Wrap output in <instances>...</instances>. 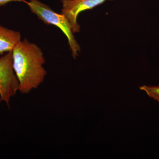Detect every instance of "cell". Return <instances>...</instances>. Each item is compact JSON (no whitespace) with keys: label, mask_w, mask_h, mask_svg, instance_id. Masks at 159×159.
<instances>
[{"label":"cell","mask_w":159,"mask_h":159,"mask_svg":"<svg viewBox=\"0 0 159 159\" xmlns=\"http://www.w3.org/2000/svg\"><path fill=\"white\" fill-rule=\"evenodd\" d=\"M12 66L19 83V92L28 94L44 80L47 72L43 53L39 47L26 39L21 40L13 49Z\"/></svg>","instance_id":"cell-1"},{"label":"cell","mask_w":159,"mask_h":159,"mask_svg":"<svg viewBox=\"0 0 159 159\" xmlns=\"http://www.w3.org/2000/svg\"><path fill=\"white\" fill-rule=\"evenodd\" d=\"M27 4L31 12L36 15L39 19L47 25L56 26L64 33L68 40L72 56L75 59L80 52V46L75 39L67 18L64 15L55 12L48 5L38 0H30Z\"/></svg>","instance_id":"cell-2"},{"label":"cell","mask_w":159,"mask_h":159,"mask_svg":"<svg viewBox=\"0 0 159 159\" xmlns=\"http://www.w3.org/2000/svg\"><path fill=\"white\" fill-rule=\"evenodd\" d=\"M19 90V83L12 66V52L0 57V102H5L10 107L11 97Z\"/></svg>","instance_id":"cell-3"},{"label":"cell","mask_w":159,"mask_h":159,"mask_svg":"<svg viewBox=\"0 0 159 159\" xmlns=\"http://www.w3.org/2000/svg\"><path fill=\"white\" fill-rule=\"evenodd\" d=\"M106 1L107 0H62L61 14L68 20L74 34L78 33L80 29V26L77 21L79 13L93 9Z\"/></svg>","instance_id":"cell-4"},{"label":"cell","mask_w":159,"mask_h":159,"mask_svg":"<svg viewBox=\"0 0 159 159\" xmlns=\"http://www.w3.org/2000/svg\"><path fill=\"white\" fill-rule=\"evenodd\" d=\"M21 38L19 31H14L0 25V55L13 51Z\"/></svg>","instance_id":"cell-5"},{"label":"cell","mask_w":159,"mask_h":159,"mask_svg":"<svg viewBox=\"0 0 159 159\" xmlns=\"http://www.w3.org/2000/svg\"><path fill=\"white\" fill-rule=\"evenodd\" d=\"M141 90L145 91L148 97L159 102V86L143 85L140 87Z\"/></svg>","instance_id":"cell-6"},{"label":"cell","mask_w":159,"mask_h":159,"mask_svg":"<svg viewBox=\"0 0 159 159\" xmlns=\"http://www.w3.org/2000/svg\"><path fill=\"white\" fill-rule=\"evenodd\" d=\"M25 0H0V6H3L11 2H24Z\"/></svg>","instance_id":"cell-7"}]
</instances>
